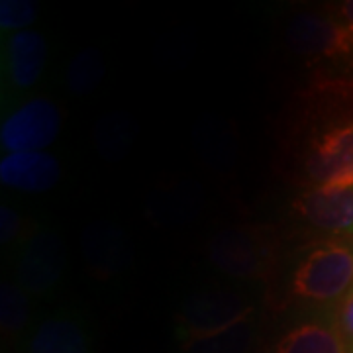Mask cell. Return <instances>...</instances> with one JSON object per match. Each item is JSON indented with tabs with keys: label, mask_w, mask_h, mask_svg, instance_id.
I'll list each match as a JSON object with an SVG mask.
<instances>
[{
	"label": "cell",
	"mask_w": 353,
	"mask_h": 353,
	"mask_svg": "<svg viewBox=\"0 0 353 353\" xmlns=\"http://www.w3.org/2000/svg\"><path fill=\"white\" fill-rule=\"evenodd\" d=\"M59 176V161L48 152L8 153L0 161V181L14 190L48 192L57 185Z\"/></svg>",
	"instance_id": "cell-9"
},
{
	"label": "cell",
	"mask_w": 353,
	"mask_h": 353,
	"mask_svg": "<svg viewBox=\"0 0 353 353\" xmlns=\"http://www.w3.org/2000/svg\"><path fill=\"white\" fill-rule=\"evenodd\" d=\"M252 312L253 304L241 294L226 290L196 292L181 306L179 336L190 343L214 338L245 324Z\"/></svg>",
	"instance_id": "cell-3"
},
{
	"label": "cell",
	"mask_w": 353,
	"mask_h": 353,
	"mask_svg": "<svg viewBox=\"0 0 353 353\" xmlns=\"http://www.w3.org/2000/svg\"><path fill=\"white\" fill-rule=\"evenodd\" d=\"M28 316H30L28 292L22 287L12 285V283L2 285V292H0V318H2L4 332L18 334L26 326Z\"/></svg>",
	"instance_id": "cell-14"
},
{
	"label": "cell",
	"mask_w": 353,
	"mask_h": 353,
	"mask_svg": "<svg viewBox=\"0 0 353 353\" xmlns=\"http://www.w3.org/2000/svg\"><path fill=\"white\" fill-rule=\"evenodd\" d=\"M290 43L316 59H353V41L334 16L304 14L289 30Z\"/></svg>",
	"instance_id": "cell-8"
},
{
	"label": "cell",
	"mask_w": 353,
	"mask_h": 353,
	"mask_svg": "<svg viewBox=\"0 0 353 353\" xmlns=\"http://www.w3.org/2000/svg\"><path fill=\"white\" fill-rule=\"evenodd\" d=\"M104 75V65L97 51H83L69 63L67 85L77 94H85L97 87Z\"/></svg>",
	"instance_id": "cell-13"
},
{
	"label": "cell",
	"mask_w": 353,
	"mask_h": 353,
	"mask_svg": "<svg viewBox=\"0 0 353 353\" xmlns=\"http://www.w3.org/2000/svg\"><path fill=\"white\" fill-rule=\"evenodd\" d=\"M292 210L314 230L340 238L353 236V187L304 189L292 202Z\"/></svg>",
	"instance_id": "cell-6"
},
{
	"label": "cell",
	"mask_w": 353,
	"mask_h": 353,
	"mask_svg": "<svg viewBox=\"0 0 353 353\" xmlns=\"http://www.w3.org/2000/svg\"><path fill=\"white\" fill-rule=\"evenodd\" d=\"M210 261L230 277L257 279L269 271L275 259V240L269 230L226 228L208 245Z\"/></svg>",
	"instance_id": "cell-4"
},
{
	"label": "cell",
	"mask_w": 353,
	"mask_h": 353,
	"mask_svg": "<svg viewBox=\"0 0 353 353\" xmlns=\"http://www.w3.org/2000/svg\"><path fill=\"white\" fill-rule=\"evenodd\" d=\"M20 234H22L20 214L10 206H2V212H0V240H2V243L4 245L12 243Z\"/></svg>",
	"instance_id": "cell-17"
},
{
	"label": "cell",
	"mask_w": 353,
	"mask_h": 353,
	"mask_svg": "<svg viewBox=\"0 0 353 353\" xmlns=\"http://www.w3.org/2000/svg\"><path fill=\"white\" fill-rule=\"evenodd\" d=\"M336 101V88H326L306 104L296 134V157L306 189L353 187V104Z\"/></svg>",
	"instance_id": "cell-1"
},
{
	"label": "cell",
	"mask_w": 353,
	"mask_h": 353,
	"mask_svg": "<svg viewBox=\"0 0 353 353\" xmlns=\"http://www.w3.org/2000/svg\"><path fill=\"white\" fill-rule=\"evenodd\" d=\"M59 130V108L48 99H34L2 122L0 143L8 153L43 152L57 139Z\"/></svg>",
	"instance_id": "cell-5"
},
{
	"label": "cell",
	"mask_w": 353,
	"mask_h": 353,
	"mask_svg": "<svg viewBox=\"0 0 353 353\" xmlns=\"http://www.w3.org/2000/svg\"><path fill=\"white\" fill-rule=\"evenodd\" d=\"M275 353H343L334 314L303 320L279 340Z\"/></svg>",
	"instance_id": "cell-11"
},
{
	"label": "cell",
	"mask_w": 353,
	"mask_h": 353,
	"mask_svg": "<svg viewBox=\"0 0 353 353\" xmlns=\"http://www.w3.org/2000/svg\"><path fill=\"white\" fill-rule=\"evenodd\" d=\"M63 271V245L53 230H38L24 243L18 261V287L28 294H48Z\"/></svg>",
	"instance_id": "cell-7"
},
{
	"label": "cell",
	"mask_w": 353,
	"mask_h": 353,
	"mask_svg": "<svg viewBox=\"0 0 353 353\" xmlns=\"http://www.w3.org/2000/svg\"><path fill=\"white\" fill-rule=\"evenodd\" d=\"M48 61V43L34 30H22L8 38L6 69L10 85L16 88H32L43 75Z\"/></svg>",
	"instance_id": "cell-10"
},
{
	"label": "cell",
	"mask_w": 353,
	"mask_h": 353,
	"mask_svg": "<svg viewBox=\"0 0 353 353\" xmlns=\"http://www.w3.org/2000/svg\"><path fill=\"white\" fill-rule=\"evenodd\" d=\"M334 322L340 334L343 353H353V289L334 308Z\"/></svg>",
	"instance_id": "cell-16"
},
{
	"label": "cell",
	"mask_w": 353,
	"mask_h": 353,
	"mask_svg": "<svg viewBox=\"0 0 353 353\" xmlns=\"http://www.w3.org/2000/svg\"><path fill=\"white\" fill-rule=\"evenodd\" d=\"M353 289V243L338 240L316 241L294 263L290 292L314 306H338Z\"/></svg>",
	"instance_id": "cell-2"
},
{
	"label": "cell",
	"mask_w": 353,
	"mask_h": 353,
	"mask_svg": "<svg viewBox=\"0 0 353 353\" xmlns=\"http://www.w3.org/2000/svg\"><path fill=\"white\" fill-rule=\"evenodd\" d=\"M38 16V6L28 0H2L0 4V24L2 30H10L12 34L22 32Z\"/></svg>",
	"instance_id": "cell-15"
},
{
	"label": "cell",
	"mask_w": 353,
	"mask_h": 353,
	"mask_svg": "<svg viewBox=\"0 0 353 353\" xmlns=\"http://www.w3.org/2000/svg\"><path fill=\"white\" fill-rule=\"evenodd\" d=\"M28 353H90L87 330L71 316H51L34 330Z\"/></svg>",
	"instance_id": "cell-12"
}]
</instances>
